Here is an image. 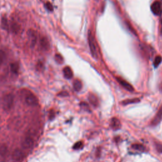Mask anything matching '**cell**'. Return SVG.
Listing matches in <instances>:
<instances>
[{
    "label": "cell",
    "instance_id": "obj_8",
    "mask_svg": "<svg viewBox=\"0 0 162 162\" xmlns=\"http://www.w3.org/2000/svg\"><path fill=\"white\" fill-rule=\"evenodd\" d=\"M23 158H24V153L21 150L17 149L13 151L12 153V159L13 160L15 161H20Z\"/></svg>",
    "mask_w": 162,
    "mask_h": 162
},
{
    "label": "cell",
    "instance_id": "obj_5",
    "mask_svg": "<svg viewBox=\"0 0 162 162\" xmlns=\"http://www.w3.org/2000/svg\"><path fill=\"white\" fill-rule=\"evenodd\" d=\"M25 101L27 104H28L30 106H36L38 104V99L37 97L33 94H29L26 96Z\"/></svg>",
    "mask_w": 162,
    "mask_h": 162
},
{
    "label": "cell",
    "instance_id": "obj_17",
    "mask_svg": "<svg viewBox=\"0 0 162 162\" xmlns=\"http://www.w3.org/2000/svg\"><path fill=\"white\" fill-rule=\"evenodd\" d=\"M140 101V100L139 98H133V99H128L123 101L122 103L123 105H127L129 104H133V103H139Z\"/></svg>",
    "mask_w": 162,
    "mask_h": 162
},
{
    "label": "cell",
    "instance_id": "obj_24",
    "mask_svg": "<svg viewBox=\"0 0 162 162\" xmlns=\"http://www.w3.org/2000/svg\"><path fill=\"white\" fill-rule=\"evenodd\" d=\"M82 146H83V144L81 141L77 142L76 144L73 145V150H78V149H80V148H81L82 147Z\"/></svg>",
    "mask_w": 162,
    "mask_h": 162
},
{
    "label": "cell",
    "instance_id": "obj_31",
    "mask_svg": "<svg viewBox=\"0 0 162 162\" xmlns=\"http://www.w3.org/2000/svg\"><path fill=\"white\" fill-rule=\"evenodd\" d=\"M160 1H161V3H162V0H160Z\"/></svg>",
    "mask_w": 162,
    "mask_h": 162
},
{
    "label": "cell",
    "instance_id": "obj_18",
    "mask_svg": "<svg viewBox=\"0 0 162 162\" xmlns=\"http://www.w3.org/2000/svg\"><path fill=\"white\" fill-rule=\"evenodd\" d=\"M10 69L13 73L17 74L18 72V70H19V66L17 63H12L10 65Z\"/></svg>",
    "mask_w": 162,
    "mask_h": 162
},
{
    "label": "cell",
    "instance_id": "obj_11",
    "mask_svg": "<svg viewBox=\"0 0 162 162\" xmlns=\"http://www.w3.org/2000/svg\"><path fill=\"white\" fill-rule=\"evenodd\" d=\"M40 45H41V48H42L44 51H48L50 48L49 43L48 39L44 38V37H43V38L41 39Z\"/></svg>",
    "mask_w": 162,
    "mask_h": 162
},
{
    "label": "cell",
    "instance_id": "obj_27",
    "mask_svg": "<svg viewBox=\"0 0 162 162\" xmlns=\"http://www.w3.org/2000/svg\"><path fill=\"white\" fill-rule=\"evenodd\" d=\"M155 146L156 149L160 153H162V144L160 143H155Z\"/></svg>",
    "mask_w": 162,
    "mask_h": 162
},
{
    "label": "cell",
    "instance_id": "obj_30",
    "mask_svg": "<svg viewBox=\"0 0 162 162\" xmlns=\"http://www.w3.org/2000/svg\"><path fill=\"white\" fill-rule=\"evenodd\" d=\"M55 117V113L53 110H52L50 112V115H49V118L50 120H53Z\"/></svg>",
    "mask_w": 162,
    "mask_h": 162
},
{
    "label": "cell",
    "instance_id": "obj_2",
    "mask_svg": "<svg viewBox=\"0 0 162 162\" xmlns=\"http://www.w3.org/2000/svg\"><path fill=\"white\" fill-rule=\"evenodd\" d=\"M13 101H14V97L12 94H8L4 96L3 103L4 110L6 112L10 111L13 105Z\"/></svg>",
    "mask_w": 162,
    "mask_h": 162
},
{
    "label": "cell",
    "instance_id": "obj_32",
    "mask_svg": "<svg viewBox=\"0 0 162 162\" xmlns=\"http://www.w3.org/2000/svg\"><path fill=\"white\" fill-rule=\"evenodd\" d=\"M0 162H4V161H0Z\"/></svg>",
    "mask_w": 162,
    "mask_h": 162
},
{
    "label": "cell",
    "instance_id": "obj_16",
    "mask_svg": "<svg viewBox=\"0 0 162 162\" xmlns=\"http://www.w3.org/2000/svg\"><path fill=\"white\" fill-rule=\"evenodd\" d=\"M73 89L76 91H79L81 90L82 87V84L81 81L76 79L73 82Z\"/></svg>",
    "mask_w": 162,
    "mask_h": 162
},
{
    "label": "cell",
    "instance_id": "obj_26",
    "mask_svg": "<svg viewBox=\"0 0 162 162\" xmlns=\"http://www.w3.org/2000/svg\"><path fill=\"white\" fill-rule=\"evenodd\" d=\"M4 57H5V54H4V53L3 52V51L0 50V66H1V65L3 63Z\"/></svg>",
    "mask_w": 162,
    "mask_h": 162
},
{
    "label": "cell",
    "instance_id": "obj_22",
    "mask_svg": "<svg viewBox=\"0 0 162 162\" xmlns=\"http://www.w3.org/2000/svg\"><path fill=\"white\" fill-rule=\"evenodd\" d=\"M161 61H162V58L161 56L156 57V58L155 59V61H154V67L155 68L158 67L159 66V65L161 63Z\"/></svg>",
    "mask_w": 162,
    "mask_h": 162
},
{
    "label": "cell",
    "instance_id": "obj_14",
    "mask_svg": "<svg viewBox=\"0 0 162 162\" xmlns=\"http://www.w3.org/2000/svg\"><path fill=\"white\" fill-rule=\"evenodd\" d=\"M1 26L3 29L7 31H8L9 29H10V27H9V24H8V18H7V16H5V15H4L1 17Z\"/></svg>",
    "mask_w": 162,
    "mask_h": 162
},
{
    "label": "cell",
    "instance_id": "obj_21",
    "mask_svg": "<svg viewBox=\"0 0 162 162\" xmlns=\"http://www.w3.org/2000/svg\"><path fill=\"white\" fill-rule=\"evenodd\" d=\"M55 60H56V62L59 63V64H62L63 63V58L60 54H55Z\"/></svg>",
    "mask_w": 162,
    "mask_h": 162
},
{
    "label": "cell",
    "instance_id": "obj_13",
    "mask_svg": "<svg viewBox=\"0 0 162 162\" xmlns=\"http://www.w3.org/2000/svg\"><path fill=\"white\" fill-rule=\"evenodd\" d=\"M88 100H89V103L92 106H94V107H97V106H98V105H99L98 99L94 94H89V96H88Z\"/></svg>",
    "mask_w": 162,
    "mask_h": 162
},
{
    "label": "cell",
    "instance_id": "obj_15",
    "mask_svg": "<svg viewBox=\"0 0 162 162\" xmlns=\"http://www.w3.org/2000/svg\"><path fill=\"white\" fill-rule=\"evenodd\" d=\"M10 29H11V31L13 32V33L17 34L20 30V24H18L17 22H13L11 24Z\"/></svg>",
    "mask_w": 162,
    "mask_h": 162
},
{
    "label": "cell",
    "instance_id": "obj_7",
    "mask_svg": "<svg viewBox=\"0 0 162 162\" xmlns=\"http://www.w3.org/2000/svg\"><path fill=\"white\" fill-rule=\"evenodd\" d=\"M117 80L119 84L121 85L123 87H124V88L126 90L130 91V92H133L134 91V89L132 87V86L129 84V83L128 82H127L126 81H125V80L122 79V78H120V77H117Z\"/></svg>",
    "mask_w": 162,
    "mask_h": 162
},
{
    "label": "cell",
    "instance_id": "obj_4",
    "mask_svg": "<svg viewBox=\"0 0 162 162\" xmlns=\"http://www.w3.org/2000/svg\"><path fill=\"white\" fill-rule=\"evenodd\" d=\"M162 120V106L159 108L154 118H153L151 122V126L153 127L157 126L161 122Z\"/></svg>",
    "mask_w": 162,
    "mask_h": 162
},
{
    "label": "cell",
    "instance_id": "obj_28",
    "mask_svg": "<svg viewBox=\"0 0 162 162\" xmlns=\"http://www.w3.org/2000/svg\"><path fill=\"white\" fill-rule=\"evenodd\" d=\"M44 68V65H43V63L42 62H38V63L37 64V69L38 70L41 71L42 70H43Z\"/></svg>",
    "mask_w": 162,
    "mask_h": 162
},
{
    "label": "cell",
    "instance_id": "obj_1",
    "mask_svg": "<svg viewBox=\"0 0 162 162\" xmlns=\"http://www.w3.org/2000/svg\"><path fill=\"white\" fill-rule=\"evenodd\" d=\"M88 43L92 56L94 58H98V50H97V44L94 39V37L92 34L91 32H88Z\"/></svg>",
    "mask_w": 162,
    "mask_h": 162
},
{
    "label": "cell",
    "instance_id": "obj_9",
    "mask_svg": "<svg viewBox=\"0 0 162 162\" xmlns=\"http://www.w3.org/2000/svg\"><path fill=\"white\" fill-rule=\"evenodd\" d=\"M121 123H120V120L116 117L112 118L110 122V127H112L113 130L117 131L121 128Z\"/></svg>",
    "mask_w": 162,
    "mask_h": 162
},
{
    "label": "cell",
    "instance_id": "obj_29",
    "mask_svg": "<svg viewBox=\"0 0 162 162\" xmlns=\"http://www.w3.org/2000/svg\"><path fill=\"white\" fill-rule=\"evenodd\" d=\"M58 96L61 97H66L68 96V93L67 91H62L61 92H60L58 94Z\"/></svg>",
    "mask_w": 162,
    "mask_h": 162
},
{
    "label": "cell",
    "instance_id": "obj_20",
    "mask_svg": "<svg viewBox=\"0 0 162 162\" xmlns=\"http://www.w3.org/2000/svg\"><path fill=\"white\" fill-rule=\"evenodd\" d=\"M132 147L134 150L137 151H145V146L140 144H134L132 145Z\"/></svg>",
    "mask_w": 162,
    "mask_h": 162
},
{
    "label": "cell",
    "instance_id": "obj_6",
    "mask_svg": "<svg viewBox=\"0 0 162 162\" xmlns=\"http://www.w3.org/2000/svg\"><path fill=\"white\" fill-rule=\"evenodd\" d=\"M27 37H28V39L31 43V46L32 47L36 44V41H37V35L36 32L33 29H29L27 31Z\"/></svg>",
    "mask_w": 162,
    "mask_h": 162
},
{
    "label": "cell",
    "instance_id": "obj_3",
    "mask_svg": "<svg viewBox=\"0 0 162 162\" xmlns=\"http://www.w3.org/2000/svg\"><path fill=\"white\" fill-rule=\"evenodd\" d=\"M151 10L154 15L156 16H160L162 14V7L161 3L158 1L153 3L151 6Z\"/></svg>",
    "mask_w": 162,
    "mask_h": 162
},
{
    "label": "cell",
    "instance_id": "obj_23",
    "mask_svg": "<svg viewBox=\"0 0 162 162\" xmlns=\"http://www.w3.org/2000/svg\"><path fill=\"white\" fill-rule=\"evenodd\" d=\"M80 106H81V108L83 109L84 110L87 111V112H91L89 106V105L87 104V103H86V102H81L80 103Z\"/></svg>",
    "mask_w": 162,
    "mask_h": 162
},
{
    "label": "cell",
    "instance_id": "obj_10",
    "mask_svg": "<svg viewBox=\"0 0 162 162\" xmlns=\"http://www.w3.org/2000/svg\"><path fill=\"white\" fill-rule=\"evenodd\" d=\"M33 145H34L33 139L29 137H25L22 142V146L23 147L25 148V149H29V148L32 147Z\"/></svg>",
    "mask_w": 162,
    "mask_h": 162
},
{
    "label": "cell",
    "instance_id": "obj_25",
    "mask_svg": "<svg viewBox=\"0 0 162 162\" xmlns=\"http://www.w3.org/2000/svg\"><path fill=\"white\" fill-rule=\"evenodd\" d=\"M45 7L46 8V9H47L48 10H49L50 12L53 11V7L52 5V4L49 2H47L45 4Z\"/></svg>",
    "mask_w": 162,
    "mask_h": 162
},
{
    "label": "cell",
    "instance_id": "obj_12",
    "mask_svg": "<svg viewBox=\"0 0 162 162\" xmlns=\"http://www.w3.org/2000/svg\"><path fill=\"white\" fill-rule=\"evenodd\" d=\"M63 72L65 78H66L67 79H70L73 77V72L70 67H65L63 68Z\"/></svg>",
    "mask_w": 162,
    "mask_h": 162
},
{
    "label": "cell",
    "instance_id": "obj_19",
    "mask_svg": "<svg viewBox=\"0 0 162 162\" xmlns=\"http://www.w3.org/2000/svg\"><path fill=\"white\" fill-rule=\"evenodd\" d=\"M8 151V148L7 146L5 145H1L0 146V155L1 156H4Z\"/></svg>",
    "mask_w": 162,
    "mask_h": 162
}]
</instances>
